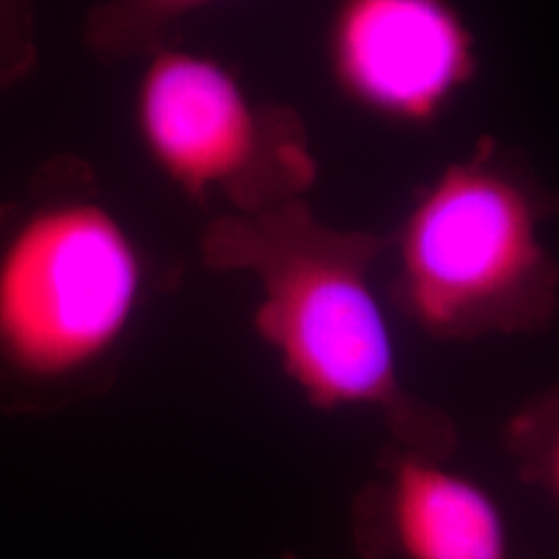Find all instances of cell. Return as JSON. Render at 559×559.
Wrapping results in <instances>:
<instances>
[{"instance_id": "cell-7", "label": "cell", "mask_w": 559, "mask_h": 559, "mask_svg": "<svg viewBox=\"0 0 559 559\" xmlns=\"http://www.w3.org/2000/svg\"><path fill=\"white\" fill-rule=\"evenodd\" d=\"M212 2L216 0H104L90 11L83 40L104 60L150 57L177 21Z\"/></svg>"}, {"instance_id": "cell-9", "label": "cell", "mask_w": 559, "mask_h": 559, "mask_svg": "<svg viewBox=\"0 0 559 559\" xmlns=\"http://www.w3.org/2000/svg\"><path fill=\"white\" fill-rule=\"evenodd\" d=\"M36 62V0H0V90L25 80Z\"/></svg>"}, {"instance_id": "cell-4", "label": "cell", "mask_w": 559, "mask_h": 559, "mask_svg": "<svg viewBox=\"0 0 559 559\" xmlns=\"http://www.w3.org/2000/svg\"><path fill=\"white\" fill-rule=\"evenodd\" d=\"M141 143L191 200L221 195L240 214L302 200L318 179L305 120L290 106L251 98L218 60L162 46L135 96Z\"/></svg>"}, {"instance_id": "cell-2", "label": "cell", "mask_w": 559, "mask_h": 559, "mask_svg": "<svg viewBox=\"0 0 559 559\" xmlns=\"http://www.w3.org/2000/svg\"><path fill=\"white\" fill-rule=\"evenodd\" d=\"M559 193L493 138L441 170L394 239V297L431 338L471 342L543 332L558 313L559 263L543 226Z\"/></svg>"}, {"instance_id": "cell-10", "label": "cell", "mask_w": 559, "mask_h": 559, "mask_svg": "<svg viewBox=\"0 0 559 559\" xmlns=\"http://www.w3.org/2000/svg\"><path fill=\"white\" fill-rule=\"evenodd\" d=\"M286 559H295V558H286Z\"/></svg>"}, {"instance_id": "cell-3", "label": "cell", "mask_w": 559, "mask_h": 559, "mask_svg": "<svg viewBox=\"0 0 559 559\" xmlns=\"http://www.w3.org/2000/svg\"><path fill=\"white\" fill-rule=\"evenodd\" d=\"M145 270L119 218L94 200H48L0 251V359L57 381L100 362L140 309Z\"/></svg>"}, {"instance_id": "cell-8", "label": "cell", "mask_w": 559, "mask_h": 559, "mask_svg": "<svg viewBox=\"0 0 559 559\" xmlns=\"http://www.w3.org/2000/svg\"><path fill=\"white\" fill-rule=\"evenodd\" d=\"M520 479L559 501V385L524 402L503 429Z\"/></svg>"}, {"instance_id": "cell-6", "label": "cell", "mask_w": 559, "mask_h": 559, "mask_svg": "<svg viewBox=\"0 0 559 559\" xmlns=\"http://www.w3.org/2000/svg\"><path fill=\"white\" fill-rule=\"evenodd\" d=\"M357 508L367 559H512L498 503L443 460L396 448Z\"/></svg>"}, {"instance_id": "cell-5", "label": "cell", "mask_w": 559, "mask_h": 559, "mask_svg": "<svg viewBox=\"0 0 559 559\" xmlns=\"http://www.w3.org/2000/svg\"><path fill=\"white\" fill-rule=\"evenodd\" d=\"M328 60L348 100L404 124L436 119L477 73L473 34L448 0H340Z\"/></svg>"}, {"instance_id": "cell-1", "label": "cell", "mask_w": 559, "mask_h": 559, "mask_svg": "<svg viewBox=\"0 0 559 559\" xmlns=\"http://www.w3.org/2000/svg\"><path fill=\"white\" fill-rule=\"evenodd\" d=\"M390 240L318 221L302 200L214 222L205 260L255 274L258 330L282 369L320 408H371L399 448L436 460L459 450V427L400 378L396 346L371 284Z\"/></svg>"}]
</instances>
